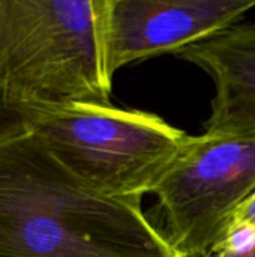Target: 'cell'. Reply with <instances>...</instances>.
<instances>
[{"mask_svg": "<svg viewBox=\"0 0 255 257\" xmlns=\"http://www.w3.org/2000/svg\"><path fill=\"white\" fill-rule=\"evenodd\" d=\"M0 257H179L141 200L105 196L33 134L0 143Z\"/></svg>", "mask_w": 255, "mask_h": 257, "instance_id": "obj_1", "label": "cell"}, {"mask_svg": "<svg viewBox=\"0 0 255 257\" xmlns=\"http://www.w3.org/2000/svg\"><path fill=\"white\" fill-rule=\"evenodd\" d=\"M101 0H0V102L21 111L111 104Z\"/></svg>", "mask_w": 255, "mask_h": 257, "instance_id": "obj_2", "label": "cell"}, {"mask_svg": "<svg viewBox=\"0 0 255 257\" xmlns=\"http://www.w3.org/2000/svg\"><path fill=\"white\" fill-rule=\"evenodd\" d=\"M30 133L96 191L141 200L177 157L188 134L162 117L99 104L26 113Z\"/></svg>", "mask_w": 255, "mask_h": 257, "instance_id": "obj_3", "label": "cell"}, {"mask_svg": "<svg viewBox=\"0 0 255 257\" xmlns=\"http://www.w3.org/2000/svg\"><path fill=\"white\" fill-rule=\"evenodd\" d=\"M254 191L255 137L203 133L188 137L150 194L174 253L204 257Z\"/></svg>", "mask_w": 255, "mask_h": 257, "instance_id": "obj_4", "label": "cell"}, {"mask_svg": "<svg viewBox=\"0 0 255 257\" xmlns=\"http://www.w3.org/2000/svg\"><path fill=\"white\" fill-rule=\"evenodd\" d=\"M255 0H101L108 77L140 60L179 53L239 23Z\"/></svg>", "mask_w": 255, "mask_h": 257, "instance_id": "obj_5", "label": "cell"}, {"mask_svg": "<svg viewBox=\"0 0 255 257\" xmlns=\"http://www.w3.org/2000/svg\"><path fill=\"white\" fill-rule=\"evenodd\" d=\"M177 56L213 81L204 133L255 137V24L239 21Z\"/></svg>", "mask_w": 255, "mask_h": 257, "instance_id": "obj_6", "label": "cell"}, {"mask_svg": "<svg viewBox=\"0 0 255 257\" xmlns=\"http://www.w3.org/2000/svg\"><path fill=\"white\" fill-rule=\"evenodd\" d=\"M204 257H255V233L234 235Z\"/></svg>", "mask_w": 255, "mask_h": 257, "instance_id": "obj_7", "label": "cell"}, {"mask_svg": "<svg viewBox=\"0 0 255 257\" xmlns=\"http://www.w3.org/2000/svg\"><path fill=\"white\" fill-rule=\"evenodd\" d=\"M30 131L26 113L0 102V143L27 134Z\"/></svg>", "mask_w": 255, "mask_h": 257, "instance_id": "obj_8", "label": "cell"}, {"mask_svg": "<svg viewBox=\"0 0 255 257\" xmlns=\"http://www.w3.org/2000/svg\"><path fill=\"white\" fill-rule=\"evenodd\" d=\"M239 233H255V191L254 194L236 211L234 217L231 218L228 224V229L225 232L222 242Z\"/></svg>", "mask_w": 255, "mask_h": 257, "instance_id": "obj_9", "label": "cell"}]
</instances>
